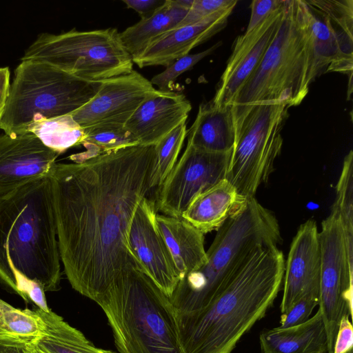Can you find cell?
I'll return each instance as SVG.
<instances>
[{
	"instance_id": "cell-31",
	"label": "cell",
	"mask_w": 353,
	"mask_h": 353,
	"mask_svg": "<svg viewBox=\"0 0 353 353\" xmlns=\"http://www.w3.org/2000/svg\"><path fill=\"white\" fill-rule=\"evenodd\" d=\"M221 45V42L219 41L204 51L195 54H188L177 59L167 66L163 72L152 77L150 81L151 83L153 85H157L159 90L164 92L172 91L174 83L179 76L192 68L196 63L210 54Z\"/></svg>"
},
{
	"instance_id": "cell-26",
	"label": "cell",
	"mask_w": 353,
	"mask_h": 353,
	"mask_svg": "<svg viewBox=\"0 0 353 353\" xmlns=\"http://www.w3.org/2000/svg\"><path fill=\"white\" fill-rule=\"evenodd\" d=\"M36 136L47 148L59 154L70 148L82 144L83 128L70 114L45 119L37 117L26 128Z\"/></svg>"
},
{
	"instance_id": "cell-12",
	"label": "cell",
	"mask_w": 353,
	"mask_h": 353,
	"mask_svg": "<svg viewBox=\"0 0 353 353\" xmlns=\"http://www.w3.org/2000/svg\"><path fill=\"white\" fill-rule=\"evenodd\" d=\"M232 152H210L187 143L164 182L154 190L157 212L181 216L196 196L225 179Z\"/></svg>"
},
{
	"instance_id": "cell-32",
	"label": "cell",
	"mask_w": 353,
	"mask_h": 353,
	"mask_svg": "<svg viewBox=\"0 0 353 353\" xmlns=\"http://www.w3.org/2000/svg\"><path fill=\"white\" fill-rule=\"evenodd\" d=\"M237 3V0H194L185 17L174 28L199 21Z\"/></svg>"
},
{
	"instance_id": "cell-38",
	"label": "cell",
	"mask_w": 353,
	"mask_h": 353,
	"mask_svg": "<svg viewBox=\"0 0 353 353\" xmlns=\"http://www.w3.org/2000/svg\"><path fill=\"white\" fill-rule=\"evenodd\" d=\"M10 72L8 67H0V122L2 119L9 95Z\"/></svg>"
},
{
	"instance_id": "cell-40",
	"label": "cell",
	"mask_w": 353,
	"mask_h": 353,
	"mask_svg": "<svg viewBox=\"0 0 353 353\" xmlns=\"http://www.w3.org/2000/svg\"><path fill=\"white\" fill-rule=\"evenodd\" d=\"M347 353H353V350H350V352H348Z\"/></svg>"
},
{
	"instance_id": "cell-35",
	"label": "cell",
	"mask_w": 353,
	"mask_h": 353,
	"mask_svg": "<svg viewBox=\"0 0 353 353\" xmlns=\"http://www.w3.org/2000/svg\"><path fill=\"white\" fill-rule=\"evenodd\" d=\"M353 347V327L350 316H343L339 325L333 353H347Z\"/></svg>"
},
{
	"instance_id": "cell-10",
	"label": "cell",
	"mask_w": 353,
	"mask_h": 353,
	"mask_svg": "<svg viewBox=\"0 0 353 353\" xmlns=\"http://www.w3.org/2000/svg\"><path fill=\"white\" fill-rule=\"evenodd\" d=\"M321 275L319 310L325 325L328 352L333 353L341 319L352 314L353 262L349 259L343 227L331 209L319 232Z\"/></svg>"
},
{
	"instance_id": "cell-3",
	"label": "cell",
	"mask_w": 353,
	"mask_h": 353,
	"mask_svg": "<svg viewBox=\"0 0 353 353\" xmlns=\"http://www.w3.org/2000/svg\"><path fill=\"white\" fill-rule=\"evenodd\" d=\"M285 260L276 245L255 249L224 289L204 308L176 314L182 353H232L265 316L283 281Z\"/></svg>"
},
{
	"instance_id": "cell-16",
	"label": "cell",
	"mask_w": 353,
	"mask_h": 353,
	"mask_svg": "<svg viewBox=\"0 0 353 353\" xmlns=\"http://www.w3.org/2000/svg\"><path fill=\"white\" fill-rule=\"evenodd\" d=\"M59 154L30 132L0 135V199L31 181L49 176Z\"/></svg>"
},
{
	"instance_id": "cell-11",
	"label": "cell",
	"mask_w": 353,
	"mask_h": 353,
	"mask_svg": "<svg viewBox=\"0 0 353 353\" xmlns=\"http://www.w3.org/2000/svg\"><path fill=\"white\" fill-rule=\"evenodd\" d=\"M309 9L312 45L310 81L326 71L352 77V0L305 1Z\"/></svg>"
},
{
	"instance_id": "cell-29",
	"label": "cell",
	"mask_w": 353,
	"mask_h": 353,
	"mask_svg": "<svg viewBox=\"0 0 353 353\" xmlns=\"http://www.w3.org/2000/svg\"><path fill=\"white\" fill-rule=\"evenodd\" d=\"M44 330L45 323L35 310L16 308L0 298V334L36 339Z\"/></svg>"
},
{
	"instance_id": "cell-20",
	"label": "cell",
	"mask_w": 353,
	"mask_h": 353,
	"mask_svg": "<svg viewBox=\"0 0 353 353\" xmlns=\"http://www.w3.org/2000/svg\"><path fill=\"white\" fill-rule=\"evenodd\" d=\"M156 221L179 273L180 280L205 263L204 234L182 216L157 213Z\"/></svg>"
},
{
	"instance_id": "cell-9",
	"label": "cell",
	"mask_w": 353,
	"mask_h": 353,
	"mask_svg": "<svg viewBox=\"0 0 353 353\" xmlns=\"http://www.w3.org/2000/svg\"><path fill=\"white\" fill-rule=\"evenodd\" d=\"M21 60L44 62L90 82H101L133 70L132 58L123 45L120 32L114 28L43 32L28 47Z\"/></svg>"
},
{
	"instance_id": "cell-7",
	"label": "cell",
	"mask_w": 353,
	"mask_h": 353,
	"mask_svg": "<svg viewBox=\"0 0 353 353\" xmlns=\"http://www.w3.org/2000/svg\"><path fill=\"white\" fill-rule=\"evenodd\" d=\"M100 84L44 62L21 61L14 72L0 129L6 134H19L26 132L35 118L70 114L86 104Z\"/></svg>"
},
{
	"instance_id": "cell-39",
	"label": "cell",
	"mask_w": 353,
	"mask_h": 353,
	"mask_svg": "<svg viewBox=\"0 0 353 353\" xmlns=\"http://www.w3.org/2000/svg\"><path fill=\"white\" fill-rule=\"evenodd\" d=\"M30 353H48V352H46L43 350L41 349L34 342L33 345H32V347L31 348V350H30Z\"/></svg>"
},
{
	"instance_id": "cell-1",
	"label": "cell",
	"mask_w": 353,
	"mask_h": 353,
	"mask_svg": "<svg viewBox=\"0 0 353 353\" xmlns=\"http://www.w3.org/2000/svg\"><path fill=\"white\" fill-rule=\"evenodd\" d=\"M155 145H137L52 169L64 272L74 290L94 302L131 270L144 272L127 235L139 203L155 190Z\"/></svg>"
},
{
	"instance_id": "cell-27",
	"label": "cell",
	"mask_w": 353,
	"mask_h": 353,
	"mask_svg": "<svg viewBox=\"0 0 353 353\" xmlns=\"http://www.w3.org/2000/svg\"><path fill=\"white\" fill-rule=\"evenodd\" d=\"M82 145L85 150L69 157L72 162H81L94 157L121 148L140 145L123 125L99 123L83 128Z\"/></svg>"
},
{
	"instance_id": "cell-2",
	"label": "cell",
	"mask_w": 353,
	"mask_h": 353,
	"mask_svg": "<svg viewBox=\"0 0 353 353\" xmlns=\"http://www.w3.org/2000/svg\"><path fill=\"white\" fill-rule=\"evenodd\" d=\"M60 262L49 175L0 199V281L49 312L45 292L60 289Z\"/></svg>"
},
{
	"instance_id": "cell-34",
	"label": "cell",
	"mask_w": 353,
	"mask_h": 353,
	"mask_svg": "<svg viewBox=\"0 0 353 353\" xmlns=\"http://www.w3.org/2000/svg\"><path fill=\"white\" fill-rule=\"evenodd\" d=\"M283 0H254L250 4V19L245 32L258 26L270 14L279 8Z\"/></svg>"
},
{
	"instance_id": "cell-28",
	"label": "cell",
	"mask_w": 353,
	"mask_h": 353,
	"mask_svg": "<svg viewBox=\"0 0 353 353\" xmlns=\"http://www.w3.org/2000/svg\"><path fill=\"white\" fill-rule=\"evenodd\" d=\"M336 199L332 205L339 214L343 227L349 259L353 262V152L343 159L336 186Z\"/></svg>"
},
{
	"instance_id": "cell-8",
	"label": "cell",
	"mask_w": 353,
	"mask_h": 353,
	"mask_svg": "<svg viewBox=\"0 0 353 353\" xmlns=\"http://www.w3.org/2000/svg\"><path fill=\"white\" fill-rule=\"evenodd\" d=\"M288 109L284 101L232 105L235 141L225 179L245 199L254 197L274 170Z\"/></svg>"
},
{
	"instance_id": "cell-14",
	"label": "cell",
	"mask_w": 353,
	"mask_h": 353,
	"mask_svg": "<svg viewBox=\"0 0 353 353\" xmlns=\"http://www.w3.org/2000/svg\"><path fill=\"white\" fill-rule=\"evenodd\" d=\"M135 70L101 81L96 94L70 114L83 128L99 123L125 125L139 105L157 92Z\"/></svg>"
},
{
	"instance_id": "cell-13",
	"label": "cell",
	"mask_w": 353,
	"mask_h": 353,
	"mask_svg": "<svg viewBox=\"0 0 353 353\" xmlns=\"http://www.w3.org/2000/svg\"><path fill=\"white\" fill-rule=\"evenodd\" d=\"M154 191L142 199L132 216L127 239L132 253L156 285L170 297L180 281L171 254L158 228Z\"/></svg>"
},
{
	"instance_id": "cell-33",
	"label": "cell",
	"mask_w": 353,
	"mask_h": 353,
	"mask_svg": "<svg viewBox=\"0 0 353 353\" xmlns=\"http://www.w3.org/2000/svg\"><path fill=\"white\" fill-rule=\"evenodd\" d=\"M319 298L305 296L296 302L286 312L281 314V328H286L302 324L311 316L314 307L319 305Z\"/></svg>"
},
{
	"instance_id": "cell-37",
	"label": "cell",
	"mask_w": 353,
	"mask_h": 353,
	"mask_svg": "<svg viewBox=\"0 0 353 353\" xmlns=\"http://www.w3.org/2000/svg\"><path fill=\"white\" fill-rule=\"evenodd\" d=\"M166 0H123V2L128 8L134 10L139 14L141 19L147 18L153 14L161 8Z\"/></svg>"
},
{
	"instance_id": "cell-19",
	"label": "cell",
	"mask_w": 353,
	"mask_h": 353,
	"mask_svg": "<svg viewBox=\"0 0 353 353\" xmlns=\"http://www.w3.org/2000/svg\"><path fill=\"white\" fill-rule=\"evenodd\" d=\"M191 110L192 105L184 94L157 90L139 105L124 126L140 145H156L185 121Z\"/></svg>"
},
{
	"instance_id": "cell-15",
	"label": "cell",
	"mask_w": 353,
	"mask_h": 353,
	"mask_svg": "<svg viewBox=\"0 0 353 353\" xmlns=\"http://www.w3.org/2000/svg\"><path fill=\"white\" fill-rule=\"evenodd\" d=\"M283 6L284 0L253 30L235 39L232 54L211 101L214 105L224 107L232 104L276 36L283 18Z\"/></svg>"
},
{
	"instance_id": "cell-25",
	"label": "cell",
	"mask_w": 353,
	"mask_h": 353,
	"mask_svg": "<svg viewBox=\"0 0 353 353\" xmlns=\"http://www.w3.org/2000/svg\"><path fill=\"white\" fill-rule=\"evenodd\" d=\"M35 311L45 323L43 333L34 340L36 345L48 353H117L96 347L77 328L50 310Z\"/></svg>"
},
{
	"instance_id": "cell-22",
	"label": "cell",
	"mask_w": 353,
	"mask_h": 353,
	"mask_svg": "<svg viewBox=\"0 0 353 353\" xmlns=\"http://www.w3.org/2000/svg\"><path fill=\"white\" fill-rule=\"evenodd\" d=\"M247 200L224 179L196 196L181 216L205 234L218 230Z\"/></svg>"
},
{
	"instance_id": "cell-23",
	"label": "cell",
	"mask_w": 353,
	"mask_h": 353,
	"mask_svg": "<svg viewBox=\"0 0 353 353\" xmlns=\"http://www.w3.org/2000/svg\"><path fill=\"white\" fill-rule=\"evenodd\" d=\"M187 137V143L204 150H232L235 141L232 105L216 107L211 101L201 104Z\"/></svg>"
},
{
	"instance_id": "cell-18",
	"label": "cell",
	"mask_w": 353,
	"mask_h": 353,
	"mask_svg": "<svg viewBox=\"0 0 353 353\" xmlns=\"http://www.w3.org/2000/svg\"><path fill=\"white\" fill-rule=\"evenodd\" d=\"M235 6L219 10L209 17L162 34L132 59L139 68L163 65L165 68L179 58L221 31Z\"/></svg>"
},
{
	"instance_id": "cell-4",
	"label": "cell",
	"mask_w": 353,
	"mask_h": 353,
	"mask_svg": "<svg viewBox=\"0 0 353 353\" xmlns=\"http://www.w3.org/2000/svg\"><path fill=\"white\" fill-rule=\"evenodd\" d=\"M282 241L274 214L255 197L245 203L217 230L207 260L184 276L169 297L177 315L206 307L228 285L253 251Z\"/></svg>"
},
{
	"instance_id": "cell-5",
	"label": "cell",
	"mask_w": 353,
	"mask_h": 353,
	"mask_svg": "<svg viewBox=\"0 0 353 353\" xmlns=\"http://www.w3.org/2000/svg\"><path fill=\"white\" fill-rule=\"evenodd\" d=\"M112 330L117 353H182L169 297L132 269L95 301Z\"/></svg>"
},
{
	"instance_id": "cell-17",
	"label": "cell",
	"mask_w": 353,
	"mask_h": 353,
	"mask_svg": "<svg viewBox=\"0 0 353 353\" xmlns=\"http://www.w3.org/2000/svg\"><path fill=\"white\" fill-rule=\"evenodd\" d=\"M321 248L317 225L302 223L290 245L283 275L281 314L305 296L319 298Z\"/></svg>"
},
{
	"instance_id": "cell-30",
	"label": "cell",
	"mask_w": 353,
	"mask_h": 353,
	"mask_svg": "<svg viewBox=\"0 0 353 353\" xmlns=\"http://www.w3.org/2000/svg\"><path fill=\"white\" fill-rule=\"evenodd\" d=\"M186 127L185 121L155 145L156 161L150 178L152 188L157 189L160 187L176 163L187 136Z\"/></svg>"
},
{
	"instance_id": "cell-21",
	"label": "cell",
	"mask_w": 353,
	"mask_h": 353,
	"mask_svg": "<svg viewBox=\"0 0 353 353\" xmlns=\"http://www.w3.org/2000/svg\"><path fill=\"white\" fill-rule=\"evenodd\" d=\"M261 353H327V338L320 310L305 323L286 328L263 330Z\"/></svg>"
},
{
	"instance_id": "cell-36",
	"label": "cell",
	"mask_w": 353,
	"mask_h": 353,
	"mask_svg": "<svg viewBox=\"0 0 353 353\" xmlns=\"http://www.w3.org/2000/svg\"><path fill=\"white\" fill-rule=\"evenodd\" d=\"M34 340L0 334V353H30Z\"/></svg>"
},
{
	"instance_id": "cell-6",
	"label": "cell",
	"mask_w": 353,
	"mask_h": 353,
	"mask_svg": "<svg viewBox=\"0 0 353 353\" xmlns=\"http://www.w3.org/2000/svg\"><path fill=\"white\" fill-rule=\"evenodd\" d=\"M312 45L304 0H284L283 18L260 63L236 95L233 106L266 101L299 105L309 91Z\"/></svg>"
},
{
	"instance_id": "cell-24",
	"label": "cell",
	"mask_w": 353,
	"mask_h": 353,
	"mask_svg": "<svg viewBox=\"0 0 353 353\" xmlns=\"http://www.w3.org/2000/svg\"><path fill=\"white\" fill-rule=\"evenodd\" d=\"M188 10L178 5L175 0H166L150 17L141 19L120 32L123 46L132 59L136 57L154 40L174 29Z\"/></svg>"
}]
</instances>
